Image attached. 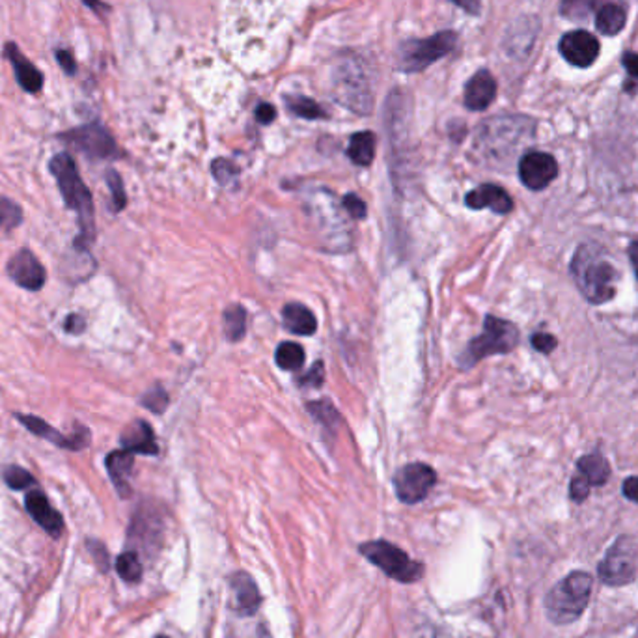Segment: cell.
I'll list each match as a JSON object with an SVG mask.
<instances>
[{
    "label": "cell",
    "mask_w": 638,
    "mask_h": 638,
    "mask_svg": "<svg viewBox=\"0 0 638 638\" xmlns=\"http://www.w3.org/2000/svg\"><path fill=\"white\" fill-rule=\"evenodd\" d=\"M25 508L28 512V515L36 521L51 537H60L64 532V519L60 515V512H56L53 508V504L49 502V498L45 496L44 491L40 489H32L26 493L25 496Z\"/></svg>",
    "instance_id": "obj_15"
},
{
    "label": "cell",
    "mask_w": 638,
    "mask_h": 638,
    "mask_svg": "<svg viewBox=\"0 0 638 638\" xmlns=\"http://www.w3.org/2000/svg\"><path fill=\"white\" fill-rule=\"evenodd\" d=\"M213 174L215 178L221 182V183H228L235 174H238V168H235L230 161H224V159H219L213 162Z\"/></svg>",
    "instance_id": "obj_39"
},
{
    "label": "cell",
    "mask_w": 638,
    "mask_h": 638,
    "mask_svg": "<svg viewBox=\"0 0 638 638\" xmlns=\"http://www.w3.org/2000/svg\"><path fill=\"white\" fill-rule=\"evenodd\" d=\"M558 176V162L544 152H530L519 161V178L530 191L547 189Z\"/></svg>",
    "instance_id": "obj_11"
},
{
    "label": "cell",
    "mask_w": 638,
    "mask_h": 638,
    "mask_svg": "<svg viewBox=\"0 0 638 638\" xmlns=\"http://www.w3.org/2000/svg\"><path fill=\"white\" fill-rule=\"evenodd\" d=\"M577 475L590 486L601 487L611 478V463L601 454H588L577 461Z\"/></svg>",
    "instance_id": "obj_22"
},
{
    "label": "cell",
    "mask_w": 638,
    "mask_h": 638,
    "mask_svg": "<svg viewBox=\"0 0 638 638\" xmlns=\"http://www.w3.org/2000/svg\"><path fill=\"white\" fill-rule=\"evenodd\" d=\"M159 526H161L159 519H155V515H152V512L139 510L131 523L129 540L148 545L155 540V535H159Z\"/></svg>",
    "instance_id": "obj_26"
},
{
    "label": "cell",
    "mask_w": 638,
    "mask_h": 638,
    "mask_svg": "<svg viewBox=\"0 0 638 638\" xmlns=\"http://www.w3.org/2000/svg\"><path fill=\"white\" fill-rule=\"evenodd\" d=\"M159 638H168V636H159Z\"/></svg>",
    "instance_id": "obj_51"
},
{
    "label": "cell",
    "mask_w": 638,
    "mask_h": 638,
    "mask_svg": "<svg viewBox=\"0 0 638 638\" xmlns=\"http://www.w3.org/2000/svg\"><path fill=\"white\" fill-rule=\"evenodd\" d=\"M348 155L358 166L372 164V161L376 157V134L369 133V131L355 133L349 141Z\"/></svg>",
    "instance_id": "obj_24"
},
{
    "label": "cell",
    "mask_w": 638,
    "mask_h": 638,
    "mask_svg": "<svg viewBox=\"0 0 638 638\" xmlns=\"http://www.w3.org/2000/svg\"><path fill=\"white\" fill-rule=\"evenodd\" d=\"M6 271L19 288L28 291H40L47 282L45 267L28 249H21L8 260Z\"/></svg>",
    "instance_id": "obj_12"
},
{
    "label": "cell",
    "mask_w": 638,
    "mask_h": 638,
    "mask_svg": "<svg viewBox=\"0 0 638 638\" xmlns=\"http://www.w3.org/2000/svg\"><path fill=\"white\" fill-rule=\"evenodd\" d=\"M622 493L627 500L638 504V476H631L622 484Z\"/></svg>",
    "instance_id": "obj_44"
},
{
    "label": "cell",
    "mask_w": 638,
    "mask_h": 638,
    "mask_svg": "<svg viewBox=\"0 0 638 638\" xmlns=\"http://www.w3.org/2000/svg\"><path fill=\"white\" fill-rule=\"evenodd\" d=\"M282 319L284 327L299 336H312L318 329L316 316L305 305H299V302H290V305L284 307Z\"/></svg>",
    "instance_id": "obj_23"
},
{
    "label": "cell",
    "mask_w": 638,
    "mask_h": 638,
    "mask_svg": "<svg viewBox=\"0 0 638 638\" xmlns=\"http://www.w3.org/2000/svg\"><path fill=\"white\" fill-rule=\"evenodd\" d=\"M15 418L30 431L34 433L36 437H40V439L58 447V448H64V450H83L90 445V431L83 426H77V431L72 433V435H64L60 433L58 429H54L49 422H45L44 418L40 417H34V415H15Z\"/></svg>",
    "instance_id": "obj_10"
},
{
    "label": "cell",
    "mask_w": 638,
    "mask_h": 638,
    "mask_svg": "<svg viewBox=\"0 0 638 638\" xmlns=\"http://www.w3.org/2000/svg\"><path fill=\"white\" fill-rule=\"evenodd\" d=\"M49 171L58 183V191L65 206L77 215L81 233L75 240V249L86 252L95 240V210L92 192L84 185L79 168L70 153H56L49 162Z\"/></svg>",
    "instance_id": "obj_2"
},
{
    "label": "cell",
    "mask_w": 638,
    "mask_h": 638,
    "mask_svg": "<svg viewBox=\"0 0 638 638\" xmlns=\"http://www.w3.org/2000/svg\"><path fill=\"white\" fill-rule=\"evenodd\" d=\"M560 54L575 67H590L599 56V42L586 30L567 32L560 40Z\"/></svg>",
    "instance_id": "obj_14"
},
{
    "label": "cell",
    "mask_w": 638,
    "mask_h": 638,
    "mask_svg": "<svg viewBox=\"0 0 638 638\" xmlns=\"http://www.w3.org/2000/svg\"><path fill=\"white\" fill-rule=\"evenodd\" d=\"M597 3H601V0H564L562 12H564V15L574 17V19L586 17L588 12H590Z\"/></svg>",
    "instance_id": "obj_35"
},
{
    "label": "cell",
    "mask_w": 638,
    "mask_h": 638,
    "mask_svg": "<svg viewBox=\"0 0 638 638\" xmlns=\"http://www.w3.org/2000/svg\"><path fill=\"white\" fill-rule=\"evenodd\" d=\"M594 577L586 571H571L545 595V614L555 625L575 623L586 611Z\"/></svg>",
    "instance_id": "obj_3"
},
{
    "label": "cell",
    "mask_w": 638,
    "mask_h": 638,
    "mask_svg": "<svg viewBox=\"0 0 638 638\" xmlns=\"http://www.w3.org/2000/svg\"><path fill=\"white\" fill-rule=\"evenodd\" d=\"M23 222V210L12 198L0 196V230L10 231Z\"/></svg>",
    "instance_id": "obj_31"
},
{
    "label": "cell",
    "mask_w": 638,
    "mask_h": 638,
    "mask_svg": "<svg viewBox=\"0 0 638 638\" xmlns=\"http://www.w3.org/2000/svg\"><path fill=\"white\" fill-rule=\"evenodd\" d=\"M496 95V81L489 72H478L466 83L465 88V105L470 111L487 109Z\"/></svg>",
    "instance_id": "obj_18"
},
{
    "label": "cell",
    "mask_w": 638,
    "mask_h": 638,
    "mask_svg": "<svg viewBox=\"0 0 638 638\" xmlns=\"http://www.w3.org/2000/svg\"><path fill=\"white\" fill-rule=\"evenodd\" d=\"M569 271L583 297L592 305H604V302L614 299L620 282V271L609 252L601 245H581L574 260H571Z\"/></svg>",
    "instance_id": "obj_1"
},
{
    "label": "cell",
    "mask_w": 638,
    "mask_h": 638,
    "mask_svg": "<svg viewBox=\"0 0 638 638\" xmlns=\"http://www.w3.org/2000/svg\"><path fill=\"white\" fill-rule=\"evenodd\" d=\"M323 378H325L323 362H316L310 368V372L305 378H300V383L307 385V387H321L323 385Z\"/></svg>",
    "instance_id": "obj_42"
},
{
    "label": "cell",
    "mask_w": 638,
    "mask_h": 638,
    "mask_svg": "<svg viewBox=\"0 0 638 638\" xmlns=\"http://www.w3.org/2000/svg\"><path fill=\"white\" fill-rule=\"evenodd\" d=\"M344 208L355 219H364L366 217V204L357 194H348L344 198Z\"/></svg>",
    "instance_id": "obj_41"
},
{
    "label": "cell",
    "mask_w": 638,
    "mask_h": 638,
    "mask_svg": "<svg viewBox=\"0 0 638 638\" xmlns=\"http://www.w3.org/2000/svg\"><path fill=\"white\" fill-rule=\"evenodd\" d=\"M247 330V312L240 307L233 305L224 312V332L228 340L240 342Z\"/></svg>",
    "instance_id": "obj_28"
},
{
    "label": "cell",
    "mask_w": 638,
    "mask_h": 638,
    "mask_svg": "<svg viewBox=\"0 0 638 638\" xmlns=\"http://www.w3.org/2000/svg\"><path fill=\"white\" fill-rule=\"evenodd\" d=\"M309 411L325 427H334L336 424H339V413H336V409L330 406L329 401H312V403H309Z\"/></svg>",
    "instance_id": "obj_33"
},
{
    "label": "cell",
    "mask_w": 638,
    "mask_h": 638,
    "mask_svg": "<svg viewBox=\"0 0 638 638\" xmlns=\"http://www.w3.org/2000/svg\"><path fill=\"white\" fill-rule=\"evenodd\" d=\"M360 555L378 565L383 574L398 583L411 584L424 577V564L413 560L406 551L388 542H368L358 547Z\"/></svg>",
    "instance_id": "obj_5"
},
{
    "label": "cell",
    "mask_w": 638,
    "mask_h": 638,
    "mask_svg": "<svg viewBox=\"0 0 638 638\" xmlns=\"http://www.w3.org/2000/svg\"><path fill=\"white\" fill-rule=\"evenodd\" d=\"M3 476H5L6 486L14 491H23V489L36 486V478H34L28 470H25L23 466H17V465L6 466Z\"/></svg>",
    "instance_id": "obj_32"
},
{
    "label": "cell",
    "mask_w": 638,
    "mask_h": 638,
    "mask_svg": "<svg viewBox=\"0 0 638 638\" xmlns=\"http://www.w3.org/2000/svg\"><path fill=\"white\" fill-rule=\"evenodd\" d=\"M5 54L14 65V74L19 86L28 93H38L44 88V75L40 74L38 67L21 53V49L14 42L6 44Z\"/></svg>",
    "instance_id": "obj_17"
},
{
    "label": "cell",
    "mask_w": 638,
    "mask_h": 638,
    "mask_svg": "<svg viewBox=\"0 0 638 638\" xmlns=\"http://www.w3.org/2000/svg\"><path fill=\"white\" fill-rule=\"evenodd\" d=\"M629 260H631V265H633V271L638 279V240H634L631 245H629Z\"/></svg>",
    "instance_id": "obj_49"
},
{
    "label": "cell",
    "mask_w": 638,
    "mask_h": 638,
    "mask_svg": "<svg viewBox=\"0 0 638 638\" xmlns=\"http://www.w3.org/2000/svg\"><path fill=\"white\" fill-rule=\"evenodd\" d=\"M517 344L519 329L514 323L495 316H487L484 323V332L466 346L465 353L459 357V364L463 368H473L482 358L514 351Z\"/></svg>",
    "instance_id": "obj_4"
},
{
    "label": "cell",
    "mask_w": 638,
    "mask_h": 638,
    "mask_svg": "<svg viewBox=\"0 0 638 638\" xmlns=\"http://www.w3.org/2000/svg\"><path fill=\"white\" fill-rule=\"evenodd\" d=\"M84 327H86V323L81 316H70L64 323V329L70 334H81L84 330Z\"/></svg>",
    "instance_id": "obj_47"
},
{
    "label": "cell",
    "mask_w": 638,
    "mask_h": 638,
    "mask_svg": "<svg viewBox=\"0 0 638 638\" xmlns=\"http://www.w3.org/2000/svg\"><path fill=\"white\" fill-rule=\"evenodd\" d=\"M116 571L125 583H139L144 574L139 553H134L131 549L122 553L116 560Z\"/></svg>",
    "instance_id": "obj_27"
},
{
    "label": "cell",
    "mask_w": 638,
    "mask_h": 638,
    "mask_svg": "<svg viewBox=\"0 0 638 638\" xmlns=\"http://www.w3.org/2000/svg\"><path fill=\"white\" fill-rule=\"evenodd\" d=\"M465 204L470 210H491L496 215H508L514 210L512 196L498 185L484 183L465 196Z\"/></svg>",
    "instance_id": "obj_16"
},
{
    "label": "cell",
    "mask_w": 638,
    "mask_h": 638,
    "mask_svg": "<svg viewBox=\"0 0 638 638\" xmlns=\"http://www.w3.org/2000/svg\"><path fill=\"white\" fill-rule=\"evenodd\" d=\"M231 590L235 594V607H238V611L241 614L252 616L261 603L258 586L252 577L247 574H235L231 577Z\"/></svg>",
    "instance_id": "obj_21"
},
{
    "label": "cell",
    "mask_w": 638,
    "mask_h": 638,
    "mask_svg": "<svg viewBox=\"0 0 638 638\" xmlns=\"http://www.w3.org/2000/svg\"><path fill=\"white\" fill-rule=\"evenodd\" d=\"M457 36L454 32H439L431 38L409 42L399 51V70L406 74H418L433 62L447 56L456 47Z\"/></svg>",
    "instance_id": "obj_7"
},
{
    "label": "cell",
    "mask_w": 638,
    "mask_h": 638,
    "mask_svg": "<svg viewBox=\"0 0 638 638\" xmlns=\"http://www.w3.org/2000/svg\"><path fill=\"white\" fill-rule=\"evenodd\" d=\"M597 575L607 586L631 584L638 575V547L631 535H620L599 562Z\"/></svg>",
    "instance_id": "obj_6"
},
{
    "label": "cell",
    "mask_w": 638,
    "mask_h": 638,
    "mask_svg": "<svg viewBox=\"0 0 638 638\" xmlns=\"http://www.w3.org/2000/svg\"><path fill=\"white\" fill-rule=\"evenodd\" d=\"M530 344H532V348H534L535 351H540V353H551V351L556 348L558 340L555 339L553 334L535 332V334L532 336V339H530Z\"/></svg>",
    "instance_id": "obj_37"
},
{
    "label": "cell",
    "mask_w": 638,
    "mask_h": 638,
    "mask_svg": "<svg viewBox=\"0 0 638 638\" xmlns=\"http://www.w3.org/2000/svg\"><path fill=\"white\" fill-rule=\"evenodd\" d=\"M622 64H623L625 70L629 72V75L638 81V54L636 53H625L623 58H622Z\"/></svg>",
    "instance_id": "obj_46"
},
{
    "label": "cell",
    "mask_w": 638,
    "mask_h": 638,
    "mask_svg": "<svg viewBox=\"0 0 638 638\" xmlns=\"http://www.w3.org/2000/svg\"><path fill=\"white\" fill-rule=\"evenodd\" d=\"M275 116H277V111H275V107H271L269 103H261V105L256 109V120H258L260 123H263V125L271 123V122L275 120Z\"/></svg>",
    "instance_id": "obj_45"
},
{
    "label": "cell",
    "mask_w": 638,
    "mask_h": 638,
    "mask_svg": "<svg viewBox=\"0 0 638 638\" xmlns=\"http://www.w3.org/2000/svg\"><path fill=\"white\" fill-rule=\"evenodd\" d=\"M437 484V475L429 465L411 463L401 466L394 476V489L401 502L417 504L424 500L433 486Z\"/></svg>",
    "instance_id": "obj_9"
},
{
    "label": "cell",
    "mask_w": 638,
    "mask_h": 638,
    "mask_svg": "<svg viewBox=\"0 0 638 638\" xmlns=\"http://www.w3.org/2000/svg\"><path fill=\"white\" fill-rule=\"evenodd\" d=\"M60 139L92 159H116L120 153L114 137L99 122L65 131L60 134Z\"/></svg>",
    "instance_id": "obj_8"
},
{
    "label": "cell",
    "mask_w": 638,
    "mask_h": 638,
    "mask_svg": "<svg viewBox=\"0 0 638 638\" xmlns=\"http://www.w3.org/2000/svg\"><path fill=\"white\" fill-rule=\"evenodd\" d=\"M84 5H86V6H90V8H93L95 12L109 10V6H107V5H103V3H99V0H84Z\"/></svg>",
    "instance_id": "obj_50"
},
{
    "label": "cell",
    "mask_w": 638,
    "mask_h": 638,
    "mask_svg": "<svg viewBox=\"0 0 638 638\" xmlns=\"http://www.w3.org/2000/svg\"><path fill=\"white\" fill-rule=\"evenodd\" d=\"M286 105L299 118L318 120V118H325L327 116L325 111L316 103L314 99L305 97V95H290V97H286Z\"/></svg>",
    "instance_id": "obj_29"
},
{
    "label": "cell",
    "mask_w": 638,
    "mask_h": 638,
    "mask_svg": "<svg viewBox=\"0 0 638 638\" xmlns=\"http://www.w3.org/2000/svg\"><path fill=\"white\" fill-rule=\"evenodd\" d=\"M636 638H638V633H636Z\"/></svg>",
    "instance_id": "obj_52"
},
{
    "label": "cell",
    "mask_w": 638,
    "mask_h": 638,
    "mask_svg": "<svg viewBox=\"0 0 638 638\" xmlns=\"http://www.w3.org/2000/svg\"><path fill=\"white\" fill-rule=\"evenodd\" d=\"M54 56H56L58 65L64 70V74H67V75H75L77 74V64H75V58H74V54L70 51L58 49L54 53Z\"/></svg>",
    "instance_id": "obj_40"
},
{
    "label": "cell",
    "mask_w": 638,
    "mask_h": 638,
    "mask_svg": "<svg viewBox=\"0 0 638 638\" xmlns=\"http://www.w3.org/2000/svg\"><path fill=\"white\" fill-rule=\"evenodd\" d=\"M142 406L148 407L153 413H162L168 406V396L161 387H155L152 390H148L142 398Z\"/></svg>",
    "instance_id": "obj_36"
},
{
    "label": "cell",
    "mask_w": 638,
    "mask_h": 638,
    "mask_svg": "<svg viewBox=\"0 0 638 638\" xmlns=\"http://www.w3.org/2000/svg\"><path fill=\"white\" fill-rule=\"evenodd\" d=\"M107 465V473L116 487V491L120 493L122 498H127L131 495V475H133V465H134V454L122 448V450H114L107 456L105 459Z\"/></svg>",
    "instance_id": "obj_20"
},
{
    "label": "cell",
    "mask_w": 638,
    "mask_h": 638,
    "mask_svg": "<svg viewBox=\"0 0 638 638\" xmlns=\"http://www.w3.org/2000/svg\"><path fill=\"white\" fill-rule=\"evenodd\" d=\"M625 21H627L625 10L614 3L603 5L595 15V26L601 34H604V36H614V34H620L622 28L625 26Z\"/></svg>",
    "instance_id": "obj_25"
},
{
    "label": "cell",
    "mask_w": 638,
    "mask_h": 638,
    "mask_svg": "<svg viewBox=\"0 0 638 638\" xmlns=\"http://www.w3.org/2000/svg\"><path fill=\"white\" fill-rule=\"evenodd\" d=\"M120 443L125 450H129L133 454L157 456V452H159L153 429L144 420H137V422H133L131 426H127L120 437Z\"/></svg>",
    "instance_id": "obj_19"
},
{
    "label": "cell",
    "mask_w": 638,
    "mask_h": 638,
    "mask_svg": "<svg viewBox=\"0 0 638 638\" xmlns=\"http://www.w3.org/2000/svg\"><path fill=\"white\" fill-rule=\"evenodd\" d=\"M86 547L90 549V553H92V556L95 558L97 565H99L101 569H103V571H107V569H109V556H107L105 547L101 545L99 542H93V540H90V542L86 544Z\"/></svg>",
    "instance_id": "obj_43"
},
{
    "label": "cell",
    "mask_w": 638,
    "mask_h": 638,
    "mask_svg": "<svg viewBox=\"0 0 638 638\" xmlns=\"http://www.w3.org/2000/svg\"><path fill=\"white\" fill-rule=\"evenodd\" d=\"M590 491H592V487L579 476V475H575L574 476V480H571V486H569V496H571V500H574V502H577V504H583L586 498H588V495H590Z\"/></svg>",
    "instance_id": "obj_38"
},
{
    "label": "cell",
    "mask_w": 638,
    "mask_h": 638,
    "mask_svg": "<svg viewBox=\"0 0 638 638\" xmlns=\"http://www.w3.org/2000/svg\"><path fill=\"white\" fill-rule=\"evenodd\" d=\"M456 6H459L461 10H465L470 15H478L480 14V3L478 0H450Z\"/></svg>",
    "instance_id": "obj_48"
},
{
    "label": "cell",
    "mask_w": 638,
    "mask_h": 638,
    "mask_svg": "<svg viewBox=\"0 0 638 638\" xmlns=\"http://www.w3.org/2000/svg\"><path fill=\"white\" fill-rule=\"evenodd\" d=\"M305 349L295 342H284L277 349V364L282 369H299L305 364Z\"/></svg>",
    "instance_id": "obj_30"
},
{
    "label": "cell",
    "mask_w": 638,
    "mask_h": 638,
    "mask_svg": "<svg viewBox=\"0 0 638 638\" xmlns=\"http://www.w3.org/2000/svg\"><path fill=\"white\" fill-rule=\"evenodd\" d=\"M339 97L346 107H351L355 113L366 114L372 109V97H369L366 79L360 70H355L353 64H348L346 70L339 75Z\"/></svg>",
    "instance_id": "obj_13"
},
{
    "label": "cell",
    "mask_w": 638,
    "mask_h": 638,
    "mask_svg": "<svg viewBox=\"0 0 638 638\" xmlns=\"http://www.w3.org/2000/svg\"><path fill=\"white\" fill-rule=\"evenodd\" d=\"M105 180H107V185L113 194L114 211H122L127 204V196H125V189H123V182H122L120 174L111 168V171H107V174H105Z\"/></svg>",
    "instance_id": "obj_34"
}]
</instances>
